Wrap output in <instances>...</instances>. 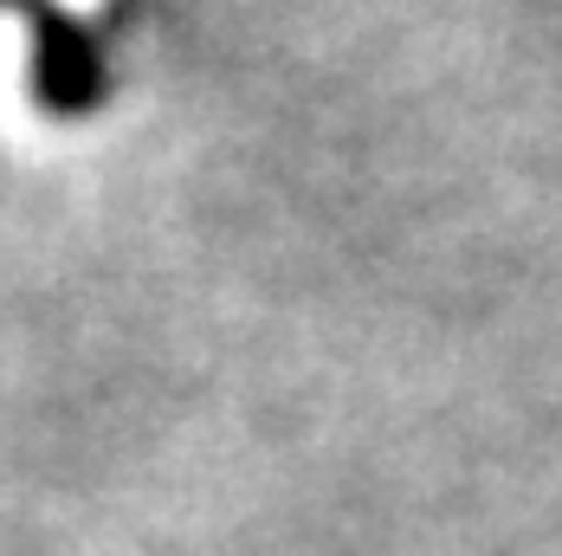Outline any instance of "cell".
<instances>
[{"label": "cell", "mask_w": 562, "mask_h": 556, "mask_svg": "<svg viewBox=\"0 0 562 556\" xmlns=\"http://www.w3.org/2000/svg\"><path fill=\"white\" fill-rule=\"evenodd\" d=\"M20 13L26 26V53H33V98L53 116H85L111 98V58H104V40L65 13L58 0H0Z\"/></svg>", "instance_id": "obj_1"}]
</instances>
